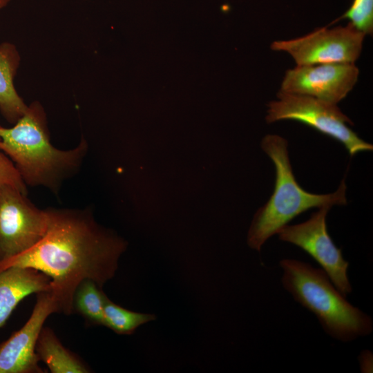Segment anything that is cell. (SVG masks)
<instances>
[{
  "label": "cell",
  "instance_id": "6da1fadb",
  "mask_svg": "<svg viewBox=\"0 0 373 373\" xmlns=\"http://www.w3.org/2000/svg\"><path fill=\"white\" fill-rule=\"evenodd\" d=\"M48 227L31 249L0 262V271L31 267L51 279L50 293L59 312H73V297L84 280L100 288L113 278L128 242L115 231L99 224L90 208L45 209Z\"/></svg>",
  "mask_w": 373,
  "mask_h": 373
},
{
  "label": "cell",
  "instance_id": "7a4b0ae2",
  "mask_svg": "<svg viewBox=\"0 0 373 373\" xmlns=\"http://www.w3.org/2000/svg\"><path fill=\"white\" fill-rule=\"evenodd\" d=\"M0 150L12 161L26 186H44L58 194L64 182L79 171L88 145L82 137L71 149L54 146L46 111L35 100L12 127L0 126Z\"/></svg>",
  "mask_w": 373,
  "mask_h": 373
},
{
  "label": "cell",
  "instance_id": "3957f363",
  "mask_svg": "<svg viewBox=\"0 0 373 373\" xmlns=\"http://www.w3.org/2000/svg\"><path fill=\"white\" fill-rule=\"evenodd\" d=\"M260 145L274 163L276 179L271 196L255 213L247 233L248 246L258 252L271 237L300 213L314 207L347 202L345 178L336 191L327 194L312 193L298 184L290 163L288 142L284 137L267 135Z\"/></svg>",
  "mask_w": 373,
  "mask_h": 373
},
{
  "label": "cell",
  "instance_id": "277c9868",
  "mask_svg": "<svg viewBox=\"0 0 373 373\" xmlns=\"http://www.w3.org/2000/svg\"><path fill=\"white\" fill-rule=\"evenodd\" d=\"M279 266L283 288L316 316L330 337L349 343L372 332V317L348 302L322 269L291 258L280 260Z\"/></svg>",
  "mask_w": 373,
  "mask_h": 373
},
{
  "label": "cell",
  "instance_id": "5b68a950",
  "mask_svg": "<svg viewBox=\"0 0 373 373\" xmlns=\"http://www.w3.org/2000/svg\"><path fill=\"white\" fill-rule=\"evenodd\" d=\"M265 120L271 124L294 120L341 142L351 156L373 150L372 144L363 140L353 131V124L337 106L309 96L279 92L277 99L267 104Z\"/></svg>",
  "mask_w": 373,
  "mask_h": 373
},
{
  "label": "cell",
  "instance_id": "8992f818",
  "mask_svg": "<svg viewBox=\"0 0 373 373\" xmlns=\"http://www.w3.org/2000/svg\"><path fill=\"white\" fill-rule=\"evenodd\" d=\"M10 184L0 186V262L34 247L46 234V209Z\"/></svg>",
  "mask_w": 373,
  "mask_h": 373
},
{
  "label": "cell",
  "instance_id": "52a82bcc",
  "mask_svg": "<svg viewBox=\"0 0 373 373\" xmlns=\"http://www.w3.org/2000/svg\"><path fill=\"white\" fill-rule=\"evenodd\" d=\"M365 35L350 23L320 28L304 36L275 41L271 49L289 54L297 66L351 63L359 57Z\"/></svg>",
  "mask_w": 373,
  "mask_h": 373
},
{
  "label": "cell",
  "instance_id": "ba28073f",
  "mask_svg": "<svg viewBox=\"0 0 373 373\" xmlns=\"http://www.w3.org/2000/svg\"><path fill=\"white\" fill-rule=\"evenodd\" d=\"M331 208L321 207L306 221L287 224L277 235L280 240L294 245L312 256L336 288L347 298L352 292L347 274L349 262L328 233L326 218Z\"/></svg>",
  "mask_w": 373,
  "mask_h": 373
},
{
  "label": "cell",
  "instance_id": "9c48e42d",
  "mask_svg": "<svg viewBox=\"0 0 373 373\" xmlns=\"http://www.w3.org/2000/svg\"><path fill=\"white\" fill-rule=\"evenodd\" d=\"M358 75V68L351 63L296 65L286 71L280 91L337 104L352 90Z\"/></svg>",
  "mask_w": 373,
  "mask_h": 373
},
{
  "label": "cell",
  "instance_id": "30bf717a",
  "mask_svg": "<svg viewBox=\"0 0 373 373\" xmlns=\"http://www.w3.org/2000/svg\"><path fill=\"white\" fill-rule=\"evenodd\" d=\"M59 312L50 291L37 294L32 314L17 332L0 345V373H42L36 345L46 318Z\"/></svg>",
  "mask_w": 373,
  "mask_h": 373
},
{
  "label": "cell",
  "instance_id": "8fae6325",
  "mask_svg": "<svg viewBox=\"0 0 373 373\" xmlns=\"http://www.w3.org/2000/svg\"><path fill=\"white\" fill-rule=\"evenodd\" d=\"M51 279L31 267H12L0 271V328L26 296L50 291Z\"/></svg>",
  "mask_w": 373,
  "mask_h": 373
},
{
  "label": "cell",
  "instance_id": "7c38bea8",
  "mask_svg": "<svg viewBox=\"0 0 373 373\" xmlns=\"http://www.w3.org/2000/svg\"><path fill=\"white\" fill-rule=\"evenodd\" d=\"M20 62V53L15 44L8 41L0 44V112L13 124L28 107L14 84Z\"/></svg>",
  "mask_w": 373,
  "mask_h": 373
},
{
  "label": "cell",
  "instance_id": "4fadbf2b",
  "mask_svg": "<svg viewBox=\"0 0 373 373\" xmlns=\"http://www.w3.org/2000/svg\"><path fill=\"white\" fill-rule=\"evenodd\" d=\"M36 353L52 373H88L90 369L61 343L52 329L43 327Z\"/></svg>",
  "mask_w": 373,
  "mask_h": 373
},
{
  "label": "cell",
  "instance_id": "5bb4252c",
  "mask_svg": "<svg viewBox=\"0 0 373 373\" xmlns=\"http://www.w3.org/2000/svg\"><path fill=\"white\" fill-rule=\"evenodd\" d=\"M106 295L94 281L83 280L77 287L73 297L75 310L94 325L104 324V305Z\"/></svg>",
  "mask_w": 373,
  "mask_h": 373
},
{
  "label": "cell",
  "instance_id": "9a60e30c",
  "mask_svg": "<svg viewBox=\"0 0 373 373\" xmlns=\"http://www.w3.org/2000/svg\"><path fill=\"white\" fill-rule=\"evenodd\" d=\"M155 318L154 314L135 312L125 309L105 296L103 326L118 334H132L140 326Z\"/></svg>",
  "mask_w": 373,
  "mask_h": 373
},
{
  "label": "cell",
  "instance_id": "2e32d148",
  "mask_svg": "<svg viewBox=\"0 0 373 373\" xmlns=\"http://www.w3.org/2000/svg\"><path fill=\"white\" fill-rule=\"evenodd\" d=\"M343 19H349L356 30L365 35L373 32V0H353L347 11L333 23Z\"/></svg>",
  "mask_w": 373,
  "mask_h": 373
},
{
  "label": "cell",
  "instance_id": "e0dca14e",
  "mask_svg": "<svg viewBox=\"0 0 373 373\" xmlns=\"http://www.w3.org/2000/svg\"><path fill=\"white\" fill-rule=\"evenodd\" d=\"M10 184L27 194V186L12 161L0 150V186Z\"/></svg>",
  "mask_w": 373,
  "mask_h": 373
},
{
  "label": "cell",
  "instance_id": "ac0fdd59",
  "mask_svg": "<svg viewBox=\"0 0 373 373\" xmlns=\"http://www.w3.org/2000/svg\"><path fill=\"white\" fill-rule=\"evenodd\" d=\"M358 360L361 372H372L373 354L372 352L368 350H363L358 355Z\"/></svg>",
  "mask_w": 373,
  "mask_h": 373
},
{
  "label": "cell",
  "instance_id": "d6986e66",
  "mask_svg": "<svg viewBox=\"0 0 373 373\" xmlns=\"http://www.w3.org/2000/svg\"><path fill=\"white\" fill-rule=\"evenodd\" d=\"M11 0H0V10L6 8Z\"/></svg>",
  "mask_w": 373,
  "mask_h": 373
},
{
  "label": "cell",
  "instance_id": "ffe728a7",
  "mask_svg": "<svg viewBox=\"0 0 373 373\" xmlns=\"http://www.w3.org/2000/svg\"><path fill=\"white\" fill-rule=\"evenodd\" d=\"M83 1H88V0H83Z\"/></svg>",
  "mask_w": 373,
  "mask_h": 373
}]
</instances>
